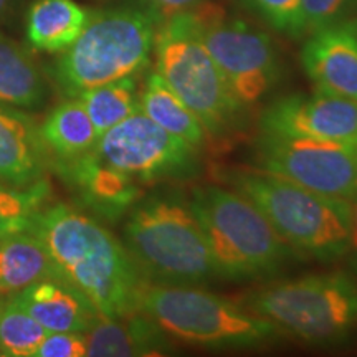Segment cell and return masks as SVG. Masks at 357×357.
Masks as SVG:
<instances>
[{"label":"cell","mask_w":357,"mask_h":357,"mask_svg":"<svg viewBox=\"0 0 357 357\" xmlns=\"http://www.w3.org/2000/svg\"><path fill=\"white\" fill-rule=\"evenodd\" d=\"M30 231L47 247L61 278L82 291L101 318L139 311L147 280L128 248L95 218L55 205L37 213Z\"/></svg>","instance_id":"6da1fadb"},{"label":"cell","mask_w":357,"mask_h":357,"mask_svg":"<svg viewBox=\"0 0 357 357\" xmlns=\"http://www.w3.org/2000/svg\"><path fill=\"white\" fill-rule=\"evenodd\" d=\"M223 177L260 208L291 250L323 261L346 255L351 200L318 194L257 167L231 169Z\"/></svg>","instance_id":"7a4b0ae2"},{"label":"cell","mask_w":357,"mask_h":357,"mask_svg":"<svg viewBox=\"0 0 357 357\" xmlns=\"http://www.w3.org/2000/svg\"><path fill=\"white\" fill-rule=\"evenodd\" d=\"M160 24L155 7H118L89 13L79 37L61 52L55 79L65 96L139 73L149 63Z\"/></svg>","instance_id":"3957f363"},{"label":"cell","mask_w":357,"mask_h":357,"mask_svg":"<svg viewBox=\"0 0 357 357\" xmlns=\"http://www.w3.org/2000/svg\"><path fill=\"white\" fill-rule=\"evenodd\" d=\"M124 240L147 283L195 287L218 276L189 200L177 195H158L134 208Z\"/></svg>","instance_id":"277c9868"},{"label":"cell","mask_w":357,"mask_h":357,"mask_svg":"<svg viewBox=\"0 0 357 357\" xmlns=\"http://www.w3.org/2000/svg\"><path fill=\"white\" fill-rule=\"evenodd\" d=\"M189 204L207 238L218 276L247 280L270 275L291 252L260 208L235 189L195 187Z\"/></svg>","instance_id":"5b68a950"},{"label":"cell","mask_w":357,"mask_h":357,"mask_svg":"<svg viewBox=\"0 0 357 357\" xmlns=\"http://www.w3.org/2000/svg\"><path fill=\"white\" fill-rule=\"evenodd\" d=\"M155 73L192 109L208 136H227L242 123L240 105L199 35L192 10L169 13L154 38Z\"/></svg>","instance_id":"8992f818"},{"label":"cell","mask_w":357,"mask_h":357,"mask_svg":"<svg viewBox=\"0 0 357 357\" xmlns=\"http://www.w3.org/2000/svg\"><path fill=\"white\" fill-rule=\"evenodd\" d=\"M139 311L167 336L202 347H248L278 333L270 321L195 287L147 283Z\"/></svg>","instance_id":"52a82bcc"},{"label":"cell","mask_w":357,"mask_h":357,"mask_svg":"<svg viewBox=\"0 0 357 357\" xmlns=\"http://www.w3.org/2000/svg\"><path fill=\"white\" fill-rule=\"evenodd\" d=\"M245 307L307 344H331L357 326V284L346 275H310L252 293Z\"/></svg>","instance_id":"ba28073f"},{"label":"cell","mask_w":357,"mask_h":357,"mask_svg":"<svg viewBox=\"0 0 357 357\" xmlns=\"http://www.w3.org/2000/svg\"><path fill=\"white\" fill-rule=\"evenodd\" d=\"M199 35L240 105L261 100L280 78L275 45L265 32L227 15L223 8L199 3L190 8Z\"/></svg>","instance_id":"9c48e42d"},{"label":"cell","mask_w":357,"mask_h":357,"mask_svg":"<svg viewBox=\"0 0 357 357\" xmlns=\"http://www.w3.org/2000/svg\"><path fill=\"white\" fill-rule=\"evenodd\" d=\"M93 154L137 184L190 177L200 166L197 147L158 126L141 109L102 132Z\"/></svg>","instance_id":"30bf717a"},{"label":"cell","mask_w":357,"mask_h":357,"mask_svg":"<svg viewBox=\"0 0 357 357\" xmlns=\"http://www.w3.org/2000/svg\"><path fill=\"white\" fill-rule=\"evenodd\" d=\"M255 159L257 169L318 194L346 200L357 195V146L261 131Z\"/></svg>","instance_id":"8fae6325"},{"label":"cell","mask_w":357,"mask_h":357,"mask_svg":"<svg viewBox=\"0 0 357 357\" xmlns=\"http://www.w3.org/2000/svg\"><path fill=\"white\" fill-rule=\"evenodd\" d=\"M260 129L357 146V101L324 91L283 96L263 111Z\"/></svg>","instance_id":"7c38bea8"},{"label":"cell","mask_w":357,"mask_h":357,"mask_svg":"<svg viewBox=\"0 0 357 357\" xmlns=\"http://www.w3.org/2000/svg\"><path fill=\"white\" fill-rule=\"evenodd\" d=\"M301 63L318 91L357 101V22L346 19L307 35Z\"/></svg>","instance_id":"4fadbf2b"},{"label":"cell","mask_w":357,"mask_h":357,"mask_svg":"<svg viewBox=\"0 0 357 357\" xmlns=\"http://www.w3.org/2000/svg\"><path fill=\"white\" fill-rule=\"evenodd\" d=\"M13 300L48 333H88L101 318L82 291L63 280H42L20 291Z\"/></svg>","instance_id":"5bb4252c"},{"label":"cell","mask_w":357,"mask_h":357,"mask_svg":"<svg viewBox=\"0 0 357 357\" xmlns=\"http://www.w3.org/2000/svg\"><path fill=\"white\" fill-rule=\"evenodd\" d=\"M45 151L33 119L12 106L0 105V178L15 187L40 181Z\"/></svg>","instance_id":"9a60e30c"},{"label":"cell","mask_w":357,"mask_h":357,"mask_svg":"<svg viewBox=\"0 0 357 357\" xmlns=\"http://www.w3.org/2000/svg\"><path fill=\"white\" fill-rule=\"evenodd\" d=\"M86 336V356H160L171 349L167 334L142 311L123 318H100Z\"/></svg>","instance_id":"2e32d148"},{"label":"cell","mask_w":357,"mask_h":357,"mask_svg":"<svg viewBox=\"0 0 357 357\" xmlns=\"http://www.w3.org/2000/svg\"><path fill=\"white\" fill-rule=\"evenodd\" d=\"M50 278L63 280L47 247L33 231L0 238V293H17Z\"/></svg>","instance_id":"e0dca14e"},{"label":"cell","mask_w":357,"mask_h":357,"mask_svg":"<svg viewBox=\"0 0 357 357\" xmlns=\"http://www.w3.org/2000/svg\"><path fill=\"white\" fill-rule=\"evenodd\" d=\"M70 178L78 185L84 199L105 213H121L139 197V185L124 174L106 166L89 151L82 158L63 160Z\"/></svg>","instance_id":"ac0fdd59"},{"label":"cell","mask_w":357,"mask_h":357,"mask_svg":"<svg viewBox=\"0 0 357 357\" xmlns=\"http://www.w3.org/2000/svg\"><path fill=\"white\" fill-rule=\"evenodd\" d=\"M89 12L75 0H37L26 15V40L35 50L63 52L79 37Z\"/></svg>","instance_id":"d6986e66"},{"label":"cell","mask_w":357,"mask_h":357,"mask_svg":"<svg viewBox=\"0 0 357 357\" xmlns=\"http://www.w3.org/2000/svg\"><path fill=\"white\" fill-rule=\"evenodd\" d=\"M139 109L158 126L189 142L190 146L202 149L207 144V129L155 71L146 78L139 95Z\"/></svg>","instance_id":"ffe728a7"},{"label":"cell","mask_w":357,"mask_h":357,"mask_svg":"<svg viewBox=\"0 0 357 357\" xmlns=\"http://www.w3.org/2000/svg\"><path fill=\"white\" fill-rule=\"evenodd\" d=\"M47 96L43 75L20 43L0 35V105L38 108Z\"/></svg>","instance_id":"44dd1931"},{"label":"cell","mask_w":357,"mask_h":357,"mask_svg":"<svg viewBox=\"0 0 357 357\" xmlns=\"http://www.w3.org/2000/svg\"><path fill=\"white\" fill-rule=\"evenodd\" d=\"M40 137L45 149L61 160H71L93 151L100 134L82 101L70 98L48 114L40 126Z\"/></svg>","instance_id":"7402d4cb"},{"label":"cell","mask_w":357,"mask_h":357,"mask_svg":"<svg viewBox=\"0 0 357 357\" xmlns=\"http://www.w3.org/2000/svg\"><path fill=\"white\" fill-rule=\"evenodd\" d=\"M75 98L82 101L100 136L139 111V95L132 77L84 89Z\"/></svg>","instance_id":"603a6c76"},{"label":"cell","mask_w":357,"mask_h":357,"mask_svg":"<svg viewBox=\"0 0 357 357\" xmlns=\"http://www.w3.org/2000/svg\"><path fill=\"white\" fill-rule=\"evenodd\" d=\"M48 194L50 187L42 178L26 187L0 182V238L32 230L35 217L42 211Z\"/></svg>","instance_id":"cb8c5ba5"},{"label":"cell","mask_w":357,"mask_h":357,"mask_svg":"<svg viewBox=\"0 0 357 357\" xmlns=\"http://www.w3.org/2000/svg\"><path fill=\"white\" fill-rule=\"evenodd\" d=\"M48 331L13 300L0 306V356L33 357Z\"/></svg>","instance_id":"d4e9b609"},{"label":"cell","mask_w":357,"mask_h":357,"mask_svg":"<svg viewBox=\"0 0 357 357\" xmlns=\"http://www.w3.org/2000/svg\"><path fill=\"white\" fill-rule=\"evenodd\" d=\"M357 7V0H300L298 3V32L300 37L346 20Z\"/></svg>","instance_id":"484cf974"},{"label":"cell","mask_w":357,"mask_h":357,"mask_svg":"<svg viewBox=\"0 0 357 357\" xmlns=\"http://www.w3.org/2000/svg\"><path fill=\"white\" fill-rule=\"evenodd\" d=\"M258 19L266 22L276 32L300 38L298 32V3L300 0H235Z\"/></svg>","instance_id":"4316f807"},{"label":"cell","mask_w":357,"mask_h":357,"mask_svg":"<svg viewBox=\"0 0 357 357\" xmlns=\"http://www.w3.org/2000/svg\"><path fill=\"white\" fill-rule=\"evenodd\" d=\"M86 349L83 333H48L33 357H83Z\"/></svg>","instance_id":"83f0119b"},{"label":"cell","mask_w":357,"mask_h":357,"mask_svg":"<svg viewBox=\"0 0 357 357\" xmlns=\"http://www.w3.org/2000/svg\"><path fill=\"white\" fill-rule=\"evenodd\" d=\"M346 255L349 257L352 270H354L357 275V195L351 200V234Z\"/></svg>","instance_id":"f1b7e54d"},{"label":"cell","mask_w":357,"mask_h":357,"mask_svg":"<svg viewBox=\"0 0 357 357\" xmlns=\"http://www.w3.org/2000/svg\"><path fill=\"white\" fill-rule=\"evenodd\" d=\"M153 3V7L158 10H162V13H174L181 10H189V8L197 7L199 3H202L204 0H149Z\"/></svg>","instance_id":"f546056e"},{"label":"cell","mask_w":357,"mask_h":357,"mask_svg":"<svg viewBox=\"0 0 357 357\" xmlns=\"http://www.w3.org/2000/svg\"><path fill=\"white\" fill-rule=\"evenodd\" d=\"M8 6H10V0H0V19H2L3 13L7 12Z\"/></svg>","instance_id":"4dcf8cb0"}]
</instances>
